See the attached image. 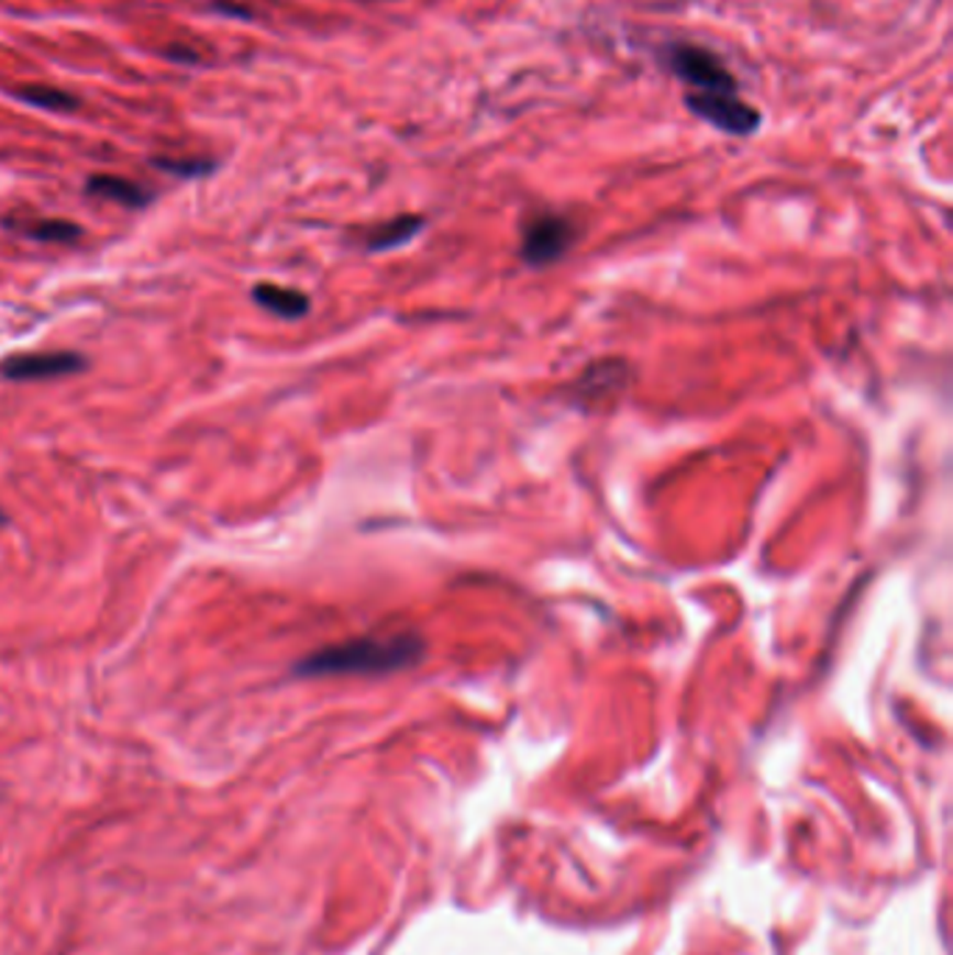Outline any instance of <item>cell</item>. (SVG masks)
<instances>
[{"instance_id":"cell-1","label":"cell","mask_w":953,"mask_h":955,"mask_svg":"<svg viewBox=\"0 0 953 955\" xmlns=\"http://www.w3.org/2000/svg\"><path fill=\"white\" fill-rule=\"evenodd\" d=\"M425 640L414 632L367 634L324 645L293 665V674L317 676H389L409 670L425 659Z\"/></svg>"},{"instance_id":"cell-2","label":"cell","mask_w":953,"mask_h":955,"mask_svg":"<svg viewBox=\"0 0 953 955\" xmlns=\"http://www.w3.org/2000/svg\"><path fill=\"white\" fill-rule=\"evenodd\" d=\"M579 230L574 219L563 213H532L520 230V260L532 268H545L551 263L563 260L574 249Z\"/></svg>"},{"instance_id":"cell-3","label":"cell","mask_w":953,"mask_h":955,"mask_svg":"<svg viewBox=\"0 0 953 955\" xmlns=\"http://www.w3.org/2000/svg\"><path fill=\"white\" fill-rule=\"evenodd\" d=\"M666 65L672 67V74L685 85L697 87V92H728L735 96L739 92V81L730 74L724 62L713 54V51L702 48V45L677 43L666 48Z\"/></svg>"},{"instance_id":"cell-4","label":"cell","mask_w":953,"mask_h":955,"mask_svg":"<svg viewBox=\"0 0 953 955\" xmlns=\"http://www.w3.org/2000/svg\"><path fill=\"white\" fill-rule=\"evenodd\" d=\"M685 107L705 123L716 126L724 134H735V137H750L761 129V112L741 101L739 92L728 96V92H688L685 96Z\"/></svg>"},{"instance_id":"cell-5","label":"cell","mask_w":953,"mask_h":955,"mask_svg":"<svg viewBox=\"0 0 953 955\" xmlns=\"http://www.w3.org/2000/svg\"><path fill=\"white\" fill-rule=\"evenodd\" d=\"M87 369V358L79 353H29L0 364V375L9 380H48L76 375Z\"/></svg>"},{"instance_id":"cell-6","label":"cell","mask_w":953,"mask_h":955,"mask_svg":"<svg viewBox=\"0 0 953 955\" xmlns=\"http://www.w3.org/2000/svg\"><path fill=\"white\" fill-rule=\"evenodd\" d=\"M632 369L627 360L607 358L596 360L581 371V378L574 384V397L581 406H599L607 397H616L630 386Z\"/></svg>"},{"instance_id":"cell-7","label":"cell","mask_w":953,"mask_h":955,"mask_svg":"<svg viewBox=\"0 0 953 955\" xmlns=\"http://www.w3.org/2000/svg\"><path fill=\"white\" fill-rule=\"evenodd\" d=\"M422 230H425V219H422V215H411V213L395 215V219L373 226V230L364 235V249L373 252V255L400 249V246H406L409 241H414Z\"/></svg>"},{"instance_id":"cell-8","label":"cell","mask_w":953,"mask_h":955,"mask_svg":"<svg viewBox=\"0 0 953 955\" xmlns=\"http://www.w3.org/2000/svg\"><path fill=\"white\" fill-rule=\"evenodd\" d=\"M87 196H96V199H107V201H115V204H123V208H146V204H152L154 193L148 188H143V185L137 182H129V179L123 177H112V174H96V177L87 179L85 185Z\"/></svg>"},{"instance_id":"cell-9","label":"cell","mask_w":953,"mask_h":955,"mask_svg":"<svg viewBox=\"0 0 953 955\" xmlns=\"http://www.w3.org/2000/svg\"><path fill=\"white\" fill-rule=\"evenodd\" d=\"M252 297H255V302L261 304L263 311L288 319V322H297V319L308 317V311H311L308 293L297 291V288L275 286V282H261V286H255Z\"/></svg>"},{"instance_id":"cell-10","label":"cell","mask_w":953,"mask_h":955,"mask_svg":"<svg viewBox=\"0 0 953 955\" xmlns=\"http://www.w3.org/2000/svg\"><path fill=\"white\" fill-rule=\"evenodd\" d=\"M7 226L23 232L25 237L43 241V244H70V241L81 237V226L65 219H37V221L7 219Z\"/></svg>"},{"instance_id":"cell-11","label":"cell","mask_w":953,"mask_h":955,"mask_svg":"<svg viewBox=\"0 0 953 955\" xmlns=\"http://www.w3.org/2000/svg\"><path fill=\"white\" fill-rule=\"evenodd\" d=\"M14 96H18L20 101H25V104L48 112H74L79 110L81 104L74 92H65L59 90V87H48V85H25L20 87V90H14Z\"/></svg>"},{"instance_id":"cell-12","label":"cell","mask_w":953,"mask_h":955,"mask_svg":"<svg viewBox=\"0 0 953 955\" xmlns=\"http://www.w3.org/2000/svg\"><path fill=\"white\" fill-rule=\"evenodd\" d=\"M154 168L166 170V174H171V177L179 179H196V177H208V174H213L215 163L213 159H204V157H154L152 159Z\"/></svg>"},{"instance_id":"cell-13","label":"cell","mask_w":953,"mask_h":955,"mask_svg":"<svg viewBox=\"0 0 953 955\" xmlns=\"http://www.w3.org/2000/svg\"><path fill=\"white\" fill-rule=\"evenodd\" d=\"M163 56L171 62H177V65H202V54L185 43H177V45H171V48H166L163 51Z\"/></svg>"},{"instance_id":"cell-14","label":"cell","mask_w":953,"mask_h":955,"mask_svg":"<svg viewBox=\"0 0 953 955\" xmlns=\"http://www.w3.org/2000/svg\"><path fill=\"white\" fill-rule=\"evenodd\" d=\"M213 9L221 14H230V18H241V20L252 18V9L239 7V3H233V0H213Z\"/></svg>"},{"instance_id":"cell-15","label":"cell","mask_w":953,"mask_h":955,"mask_svg":"<svg viewBox=\"0 0 953 955\" xmlns=\"http://www.w3.org/2000/svg\"><path fill=\"white\" fill-rule=\"evenodd\" d=\"M7 523V514H3V511H0V525Z\"/></svg>"}]
</instances>
